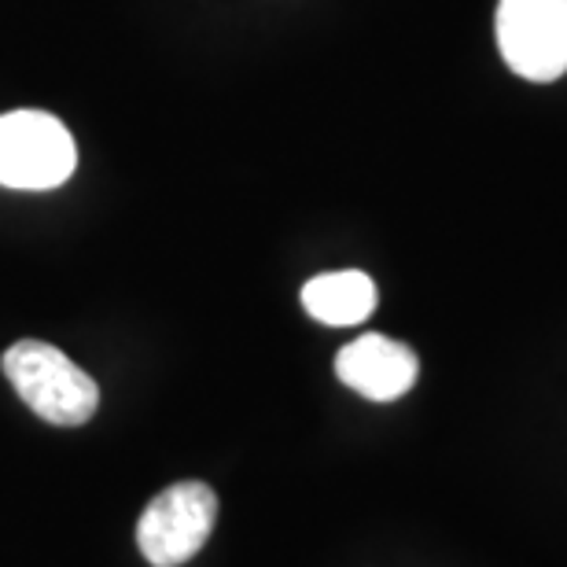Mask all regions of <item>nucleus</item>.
<instances>
[{"label":"nucleus","instance_id":"f03ea898","mask_svg":"<svg viewBox=\"0 0 567 567\" xmlns=\"http://www.w3.org/2000/svg\"><path fill=\"white\" fill-rule=\"evenodd\" d=\"M78 147L71 130L44 111H8L0 115V185L44 192L71 181Z\"/></svg>","mask_w":567,"mask_h":567},{"label":"nucleus","instance_id":"423d86ee","mask_svg":"<svg viewBox=\"0 0 567 567\" xmlns=\"http://www.w3.org/2000/svg\"><path fill=\"white\" fill-rule=\"evenodd\" d=\"M302 310L321 324L350 328L369 321L377 310V284L361 269H339V274H321L306 280Z\"/></svg>","mask_w":567,"mask_h":567},{"label":"nucleus","instance_id":"f257e3e1","mask_svg":"<svg viewBox=\"0 0 567 567\" xmlns=\"http://www.w3.org/2000/svg\"><path fill=\"white\" fill-rule=\"evenodd\" d=\"M0 365H4V377L16 388V394L41 421H49L55 427H78L93 421L100 405L96 380L85 369H78L52 343L22 339V343L8 347Z\"/></svg>","mask_w":567,"mask_h":567},{"label":"nucleus","instance_id":"20e7f679","mask_svg":"<svg viewBox=\"0 0 567 567\" xmlns=\"http://www.w3.org/2000/svg\"><path fill=\"white\" fill-rule=\"evenodd\" d=\"M497 49L513 74L557 82L567 74V0H502Z\"/></svg>","mask_w":567,"mask_h":567},{"label":"nucleus","instance_id":"7ed1b4c3","mask_svg":"<svg viewBox=\"0 0 567 567\" xmlns=\"http://www.w3.org/2000/svg\"><path fill=\"white\" fill-rule=\"evenodd\" d=\"M214 519H218V494L207 483L185 480L155 494L137 524V546L152 567H181L207 546Z\"/></svg>","mask_w":567,"mask_h":567},{"label":"nucleus","instance_id":"39448f33","mask_svg":"<svg viewBox=\"0 0 567 567\" xmlns=\"http://www.w3.org/2000/svg\"><path fill=\"white\" fill-rule=\"evenodd\" d=\"M336 377L369 402H394L421 377V361L413 347L388 339L380 332L358 336L336 358Z\"/></svg>","mask_w":567,"mask_h":567}]
</instances>
